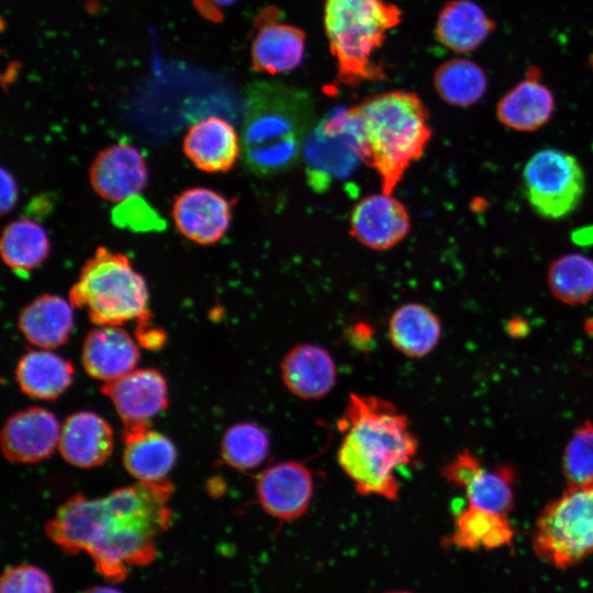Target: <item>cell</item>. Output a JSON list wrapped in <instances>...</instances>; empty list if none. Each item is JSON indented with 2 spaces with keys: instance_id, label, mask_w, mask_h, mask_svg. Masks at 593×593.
Segmentation results:
<instances>
[{
  "instance_id": "1",
  "label": "cell",
  "mask_w": 593,
  "mask_h": 593,
  "mask_svg": "<svg viewBox=\"0 0 593 593\" xmlns=\"http://www.w3.org/2000/svg\"><path fill=\"white\" fill-rule=\"evenodd\" d=\"M172 484L137 482L107 496L76 494L46 523L47 537L68 555L86 552L110 582H121L132 567L156 557V538L171 522Z\"/></svg>"
},
{
  "instance_id": "2",
  "label": "cell",
  "mask_w": 593,
  "mask_h": 593,
  "mask_svg": "<svg viewBox=\"0 0 593 593\" xmlns=\"http://www.w3.org/2000/svg\"><path fill=\"white\" fill-rule=\"evenodd\" d=\"M338 426L337 463L355 490L396 501V470L410 465L418 449L406 415L382 398L350 393Z\"/></svg>"
},
{
  "instance_id": "3",
  "label": "cell",
  "mask_w": 593,
  "mask_h": 593,
  "mask_svg": "<svg viewBox=\"0 0 593 593\" xmlns=\"http://www.w3.org/2000/svg\"><path fill=\"white\" fill-rule=\"evenodd\" d=\"M314 111L306 92L280 82L249 87L242 133L245 166L276 176L294 167L311 132Z\"/></svg>"
},
{
  "instance_id": "4",
  "label": "cell",
  "mask_w": 593,
  "mask_h": 593,
  "mask_svg": "<svg viewBox=\"0 0 593 593\" xmlns=\"http://www.w3.org/2000/svg\"><path fill=\"white\" fill-rule=\"evenodd\" d=\"M351 110L363 136L365 164L377 171L383 193L392 194L432 137L427 108L415 92L393 90L368 97Z\"/></svg>"
},
{
  "instance_id": "5",
  "label": "cell",
  "mask_w": 593,
  "mask_h": 593,
  "mask_svg": "<svg viewBox=\"0 0 593 593\" xmlns=\"http://www.w3.org/2000/svg\"><path fill=\"white\" fill-rule=\"evenodd\" d=\"M400 22V9L383 0H326L324 26L339 80L357 86L384 79L373 55Z\"/></svg>"
},
{
  "instance_id": "6",
  "label": "cell",
  "mask_w": 593,
  "mask_h": 593,
  "mask_svg": "<svg viewBox=\"0 0 593 593\" xmlns=\"http://www.w3.org/2000/svg\"><path fill=\"white\" fill-rule=\"evenodd\" d=\"M145 279L125 254L98 247L69 291L72 306L85 309L92 323L119 326L150 321Z\"/></svg>"
},
{
  "instance_id": "7",
  "label": "cell",
  "mask_w": 593,
  "mask_h": 593,
  "mask_svg": "<svg viewBox=\"0 0 593 593\" xmlns=\"http://www.w3.org/2000/svg\"><path fill=\"white\" fill-rule=\"evenodd\" d=\"M532 546L542 561L574 567L593 553V481L568 485L536 519Z\"/></svg>"
},
{
  "instance_id": "8",
  "label": "cell",
  "mask_w": 593,
  "mask_h": 593,
  "mask_svg": "<svg viewBox=\"0 0 593 593\" xmlns=\"http://www.w3.org/2000/svg\"><path fill=\"white\" fill-rule=\"evenodd\" d=\"M302 156L307 183L315 191H324L349 176L360 161L365 163L363 136L351 108L328 114L312 128Z\"/></svg>"
},
{
  "instance_id": "9",
  "label": "cell",
  "mask_w": 593,
  "mask_h": 593,
  "mask_svg": "<svg viewBox=\"0 0 593 593\" xmlns=\"http://www.w3.org/2000/svg\"><path fill=\"white\" fill-rule=\"evenodd\" d=\"M523 183L533 210L550 220L572 213L585 191L584 171L578 159L555 148L541 149L529 158Z\"/></svg>"
},
{
  "instance_id": "10",
  "label": "cell",
  "mask_w": 593,
  "mask_h": 593,
  "mask_svg": "<svg viewBox=\"0 0 593 593\" xmlns=\"http://www.w3.org/2000/svg\"><path fill=\"white\" fill-rule=\"evenodd\" d=\"M314 492L310 469L302 462L288 460L265 468L256 478V493L262 510L284 522L304 515Z\"/></svg>"
},
{
  "instance_id": "11",
  "label": "cell",
  "mask_w": 593,
  "mask_h": 593,
  "mask_svg": "<svg viewBox=\"0 0 593 593\" xmlns=\"http://www.w3.org/2000/svg\"><path fill=\"white\" fill-rule=\"evenodd\" d=\"M147 165L136 147L113 144L100 150L89 167V181L94 192L110 202H123L146 186Z\"/></svg>"
},
{
  "instance_id": "12",
  "label": "cell",
  "mask_w": 593,
  "mask_h": 593,
  "mask_svg": "<svg viewBox=\"0 0 593 593\" xmlns=\"http://www.w3.org/2000/svg\"><path fill=\"white\" fill-rule=\"evenodd\" d=\"M349 228L363 246L387 250L405 238L411 217L405 205L392 194H370L354 205Z\"/></svg>"
},
{
  "instance_id": "13",
  "label": "cell",
  "mask_w": 593,
  "mask_h": 593,
  "mask_svg": "<svg viewBox=\"0 0 593 593\" xmlns=\"http://www.w3.org/2000/svg\"><path fill=\"white\" fill-rule=\"evenodd\" d=\"M171 215L186 238L200 245H211L227 232L232 222V203L212 189L195 187L177 195Z\"/></svg>"
},
{
  "instance_id": "14",
  "label": "cell",
  "mask_w": 593,
  "mask_h": 593,
  "mask_svg": "<svg viewBox=\"0 0 593 593\" xmlns=\"http://www.w3.org/2000/svg\"><path fill=\"white\" fill-rule=\"evenodd\" d=\"M61 426L42 407H29L11 415L1 430L2 452L10 461L34 463L58 448Z\"/></svg>"
},
{
  "instance_id": "15",
  "label": "cell",
  "mask_w": 593,
  "mask_h": 593,
  "mask_svg": "<svg viewBox=\"0 0 593 593\" xmlns=\"http://www.w3.org/2000/svg\"><path fill=\"white\" fill-rule=\"evenodd\" d=\"M279 10L264 9L255 21L251 65L256 71L277 75L290 71L302 61L305 33L293 25L279 23Z\"/></svg>"
},
{
  "instance_id": "16",
  "label": "cell",
  "mask_w": 593,
  "mask_h": 593,
  "mask_svg": "<svg viewBox=\"0 0 593 593\" xmlns=\"http://www.w3.org/2000/svg\"><path fill=\"white\" fill-rule=\"evenodd\" d=\"M102 392L111 400L124 426L149 424L168 405V387L155 369H134L107 382Z\"/></svg>"
},
{
  "instance_id": "17",
  "label": "cell",
  "mask_w": 593,
  "mask_h": 593,
  "mask_svg": "<svg viewBox=\"0 0 593 593\" xmlns=\"http://www.w3.org/2000/svg\"><path fill=\"white\" fill-rule=\"evenodd\" d=\"M284 387L293 395L304 400L326 396L337 379L336 363L322 346L304 343L293 346L280 362Z\"/></svg>"
},
{
  "instance_id": "18",
  "label": "cell",
  "mask_w": 593,
  "mask_h": 593,
  "mask_svg": "<svg viewBox=\"0 0 593 593\" xmlns=\"http://www.w3.org/2000/svg\"><path fill=\"white\" fill-rule=\"evenodd\" d=\"M81 357L86 372L107 383L133 371L139 360V350L125 329L98 325L87 334Z\"/></svg>"
},
{
  "instance_id": "19",
  "label": "cell",
  "mask_w": 593,
  "mask_h": 593,
  "mask_svg": "<svg viewBox=\"0 0 593 593\" xmlns=\"http://www.w3.org/2000/svg\"><path fill=\"white\" fill-rule=\"evenodd\" d=\"M183 153L202 171L227 172L240 154L238 135L226 120L209 116L189 127Z\"/></svg>"
},
{
  "instance_id": "20",
  "label": "cell",
  "mask_w": 593,
  "mask_h": 593,
  "mask_svg": "<svg viewBox=\"0 0 593 593\" xmlns=\"http://www.w3.org/2000/svg\"><path fill=\"white\" fill-rule=\"evenodd\" d=\"M109 423L93 412L69 415L61 425L58 450L70 465L93 468L102 465L113 450Z\"/></svg>"
},
{
  "instance_id": "21",
  "label": "cell",
  "mask_w": 593,
  "mask_h": 593,
  "mask_svg": "<svg viewBox=\"0 0 593 593\" xmlns=\"http://www.w3.org/2000/svg\"><path fill=\"white\" fill-rule=\"evenodd\" d=\"M123 463L137 482L154 483L167 480L177 459L171 440L149 424L123 428Z\"/></svg>"
},
{
  "instance_id": "22",
  "label": "cell",
  "mask_w": 593,
  "mask_h": 593,
  "mask_svg": "<svg viewBox=\"0 0 593 593\" xmlns=\"http://www.w3.org/2000/svg\"><path fill=\"white\" fill-rule=\"evenodd\" d=\"M555 98L551 90L540 81V71L529 68L526 78L510 89L496 104L499 121L513 131L533 132L551 118Z\"/></svg>"
},
{
  "instance_id": "23",
  "label": "cell",
  "mask_w": 593,
  "mask_h": 593,
  "mask_svg": "<svg viewBox=\"0 0 593 593\" xmlns=\"http://www.w3.org/2000/svg\"><path fill=\"white\" fill-rule=\"evenodd\" d=\"M495 27L494 20L477 2L451 0L439 11L435 33L445 47L465 54L477 49Z\"/></svg>"
},
{
  "instance_id": "24",
  "label": "cell",
  "mask_w": 593,
  "mask_h": 593,
  "mask_svg": "<svg viewBox=\"0 0 593 593\" xmlns=\"http://www.w3.org/2000/svg\"><path fill=\"white\" fill-rule=\"evenodd\" d=\"M18 325L32 345L42 349L59 347L74 327L72 304L58 295H40L21 311Z\"/></svg>"
},
{
  "instance_id": "25",
  "label": "cell",
  "mask_w": 593,
  "mask_h": 593,
  "mask_svg": "<svg viewBox=\"0 0 593 593\" xmlns=\"http://www.w3.org/2000/svg\"><path fill=\"white\" fill-rule=\"evenodd\" d=\"M392 346L411 358L425 357L438 345L441 324L427 306L411 302L392 313L388 327Z\"/></svg>"
},
{
  "instance_id": "26",
  "label": "cell",
  "mask_w": 593,
  "mask_h": 593,
  "mask_svg": "<svg viewBox=\"0 0 593 593\" xmlns=\"http://www.w3.org/2000/svg\"><path fill=\"white\" fill-rule=\"evenodd\" d=\"M15 377L25 394L38 400H53L71 384L74 367L64 357L41 348L20 358Z\"/></svg>"
},
{
  "instance_id": "27",
  "label": "cell",
  "mask_w": 593,
  "mask_h": 593,
  "mask_svg": "<svg viewBox=\"0 0 593 593\" xmlns=\"http://www.w3.org/2000/svg\"><path fill=\"white\" fill-rule=\"evenodd\" d=\"M452 533L444 545L467 550L496 549L510 546L514 530L507 515L468 505L455 516Z\"/></svg>"
},
{
  "instance_id": "28",
  "label": "cell",
  "mask_w": 593,
  "mask_h": 593,
  "mask_svg": "<svg viewBox=\"0 0 593 593\" xmlns=\"http://www.w3.org/2000/svg\"><path fill=\"white\" fill-rule=\"evenodd\" d=\"M0 249L4 264L18 275L26 277L48 257L51 242L38 223L24 217L5 225Z\"/></svg>"
},
{
  "instance_id": "29",
  "label": "cell",
  "mask_w": 593,
  "mask_h": 593,
  "mask_svg": "<svg viewBox=\"0 0 593 593\" xmlns=\"http://www.w3.org/2000/svg\"><path fill=\"white\" fill-rule=\"evenodd\" d=\"M433 83L441 100L461 108L477 103L488 89L484 70L466 58H451L439 65Z\"/></svg>"
},
{
  "instance_id": "30",
  "label": "cell",
  "mask_w": 593,
  "mask_h": 593,
  "mask_svg": "<svg viewBox=\"0 0 593 593\" xmlns=\"http://www.w3.org/2000/svg\"><path fill=\"white\" fill-rule=\"evenodd\" d=\"M547 282L562 303H585L593 298V259L581 254L560 256L550 264Z\"/></svg>"
},
{
  "instance_id": "31",
  "label": "cell",
  "mask_w": 593,
  "mask_h": 593,
  "mask_svg": "<svg viewBox=\"0 0 593 593\" xmlns=\"http://www.w3.org/2000/svg\"><path fill=\"white\" fill-rule=\"evenodd\" d=\"M270 452V439L259 425L242 422L232 425L221 440V456L232 468L249 471L261 466Z\"/></svg>"
},
{
  "instance_id": "32",
  "label": "cell",
  "mask_w": 593,
  "mask_h": 593,
  "mask_svg": "<svg viewBox=\"0 0 593 593\" xmlns=\"http://www.w3.org/2000/svg\"><path fill=\"white\" fill-rule=\"evenodd\" d=\"M516 471L511 465L483 468L465 489L468 505L507 515L514 506Z\"/></svg>"
},
{
  "instance_id": "33",
  "label": "cell",
  "mask_w": 593,
  "mask_h": 593,
  "mask_svg": "<svg viewBox=\"0 0 593 593\" xmlns=\"http://www.w3.org/2000/svg\"><path fill=\"white\" fill-rule=\"evenodd\" d=\"M562 473L568 484L593 481V423L585 421L572 433L562 455Z\"/></svg>"
},
{
  "instance_id": "34",
  "label": "cell",
  "mask_w": 593,
  "mask_h": 593,
  "mask_svg": "<svg viewBox=\"0 0 593 593\" xmlns=\"http://www.w3.org/2000/svg\"><path fill=\"white\" fill-rule=\"evenodd\" d=\"M0 593H54L49 575L33 564L9 567L1 577Z\"/></svg>"
},
{
  "instance_id": "35",
  "label": "cell",
  "mask_w": 593,
  "mask_h": 593,
  "mask_svg": "<svg viewBox=\"0 0 593 593\" xmlns=\"http://www.w3.org/2000/svg\"><path fill=\"white\" fill-rule=\"evenodd\" d=\"M483 468L475 455L463 449L443 467L441 475L448 483L465 490Z\"/></svg>"
},
{
  "instance_id": "36",
  "label": "cell",
  "mask_w": 593,
  "mask_h": 593,
  "mask_svg": "<svg viewBox=\"0 0 593 593\" xmlns=\"http://www.w3.org/2000/svg\"><path fill=\"white\" fill-rule=\"evenodd\" d=\"M165 333L150 324V321L137 324L136 338L138 343L148 349H157L165 342Z\"/></svg>"
},
{
  "instance_id": "37",
  "label": "cell",
  "mask_w": 593,
  "mask_h": 593,
  "mask_svg": "<svg viewBox=\"0 0 593 593\" xmlns=\"http://www.w3.org/2000/svg\"><path fill=\"white\" fill-rule=\"evenodd\" d=\"M18 200V187L13 176L1 168V212L12 210Z\"/></svg>"
},
{
  "instance_id": "38",
  "label": "cell",
  "mask_w": 593,
  "mask_h": 593,
  "mask_svg": "<svg viewBox=\"0 0 593 593\" xmlns=\"http://www.w3.org/2000/svg\"><path fill=\"white\" fill-rule=\"evenodd\" d=\"M508 334L512 336L519 337L522 334H525L527 331L526 322L522 318H513L508 322Z\"/></svg>"
},
{
  "instance_id": "39",
  "label": "cell",
  "mask_w": 593,
  "mask_h": 593,
  "mask_svg": "<svg viewBox=\"0 0 593 593\" xmlns=\"http://www.w3.org/2000/svg\"><path fill=\"white\" fill-rule=\"evenodd\" d=\"M83 593H123V592L112 586L97 585V586H92L86 590Z\"/></svg>"
},
{
  "instance_id": "40",
  "label": "cell",
  "mask_w": 593,
  "mask_h": 593,
  "mask_svg": "<svg viewBox=\"0 0 593 593\" xmlns=\"http://www.w3.org/2000/svg\"><path fill=\"white\" fill-rule=\"evenodd\" d=\"M209 1L217 5H228L235 2L236 0H209Z\"/></svg>"
},
{
  "instance_id": "41",
  "label": "cell",
  "mask_w": 593,
  "mask_h": 593,
  "mask_svg": "<svg viewBox=\"0 0 593 593\" xmlns=\"http://www.w3.org/2000/svg\"><path fill=\"white\" fill-rule=\"evenodd\" d=\"M389 593H411V592H406V591H396V592H389Z\"/></svg>"
}]
</instances>
